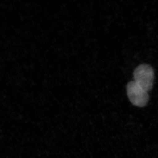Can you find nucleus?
<instances>
[{
	"label": "nucleus",
	"instance_id": "nucleus-2",
	"mask_svg": "<svg viewBox=\"0 0 158 158\" xmlns=\"http://www.w3.org/2000/svg\"><path fill=\"white\" fill-rule=\"evenodd\" d=\"M127 94L130 102L134 106L143 107L149 100L148 92L135 81L128 82L127 86Z\"/></svg>",
	"mask_w": 158,
	"mask_h": 158
},
{
	"label": "nucleus",
	"instance_id": "nucleus-1",
	"mask_svg": "<svg viewBox=\"0 0 158 158\" xmlns=\"http://www.w3.org/2000/svg\"><path fill=\"white\" fill-rule=\"evenodd\" d=\"M135 82L145 91L151 90L154 81V69L149 64H142L134 72Z\"/></svg>",
	"mask_w": 158,
	"mask_h": 158
}]
</instances>
